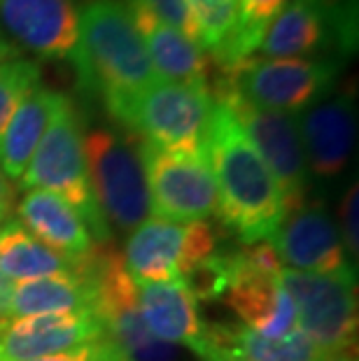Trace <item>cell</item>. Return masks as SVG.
<instances>
[{"instance_id": "1", "label": "cell", "mask_w": 359, "mask_h": 361, "mask_svg": "<svg viewBox=\"0 0 359 361\" xmlns=\"http://www.w3.org/2000/svg\"><path fill=\"white\" fill-rule=\"evenodd\" d=\"M71 63L80 89L98 98L119 124L135 98L159 80L131 10L121 0H87L82 5Z\"/></svg>"}, {"instance_id": "2", "label": "cell", "mask_w": 359, "mask_h": 361, "mask_svg": "<svg viewBox=\"0 0 359 361\" xmlns=\"http://www.w3.org/2000/svg\"><path fill=\"white\" fill-rule=\"evenodd\" d=\"M205 157L217 184V217L243 243L271 240L285 219L276 178L226 105L215 101Z\"/></svg>"}, {"instance_id": "3", "label": "cell", "mask_w": 359, "mask_h": 361, "mask_svg": "<svg viewBox=\"0 0 359 361\" xmlns=\"http://www.w3.org/2000/svg\"><path fill=\"white\" fill-rule=\"evenodd\" d=\"M215 101L236 96L255 107L299 112L327 98L339 78V59H245L231 68H212Z\"/></svg>"}, {"instance_id": "4", "label": "cell", "mask_w": 359, "mask_h": 361, "mask_svg": "<svg viewBox=\"0 0 359 361\" xmlns=\"http://www.w3.org/2000/svg\"><path fill=\"white\" fill-rule=\"evenodd\" d=\"M82 140V117L66 96L30 157L24 175L19 178V184L26 191L44 189L61 196L80 212L94 240L108 243L110 224L98 210L94 191H91Z\"/></svg>"}, {"instance_id": "5", "label": "cell", "mask_w": 359, "mask_h": 361, "mask_svg": "<svg viewBox=\"0 0 359 361\" xmlns=\"http://www.w3.org/2000/svg\"><path fill=\"white\" fill-rule=\"evenodd\" d=\"M82 145L98 210L108 224L131 233L152 214L140 140L114 128H94Z\"/></svg>"}, {"instance_id": "6", "label": "cell", "mask_w": 359, "mask_h": 361, "mask_svg": "<svg viewBox=\"0 0 359 361\" xmlns=\"http://www.w3.org/2000/svg\"><path fill=\"white\" fill-rule=\"evenodd\" d=\"M91 280L96 289L94 312L105 336L131 361H180V350L159 341L145 324L138 303V284L131 278L121 252L91 250Z\"/></svg>"}, {"instance_id": "7", "label": "cell", "mask_w": 359, "mask_h": 361, "mask_svg": "<svg viewBox=\"0 0 359 361\" xmlns=\"http://www.w3.org/2000/svg\"><path fill=\"white\" fill-rule=\"evenodd\" d=\"M215 98L210 89L157 80L135 98L124 126L159 149H203Z\"/></svg>"}, {"instance_id": "8", "label": "cell", "mask_w": 359, "mask_h": 361, "mask_svg": "<svg viewBox=\"0 0 359 361\" xmlns=\"http://www.w3.org/2000/svg\"><path fill=\"white\" fill-rule=\"evenodd\" d=\"M282 287L299 310V329L331 355L357 350V289L355 271L301 273L282 268Z\"/></svg>"}, {"instance_id": "9", "label": "cell", "mask_w": 359, "mask_h": 361, "mask_svg": "<svg viewBox=\"0 0 359 361\" xmlns=\"http://www.w3.org/2000/svg\"><path fill=\"white\" fill-rule=\"evenodd\" d=\"M217 255V233L208 221L145 219L135 226L121 252L135 284L189 278L198 266Z\"/></svg>"}, {"instance_id": "10", "label": "cell", "mask_w": 359, "mask_h": 361, "mask_svg": "<svg viewBox=\"0 0 359 361\" xmlns=\"http://www.w3.org/2000/svg\"><path fill=\"white\" fill-rule=\"evenodd\" d=\"M140 140V137H138ZM152 214L166 221H205L217 212V184L205 147L159 149L140 140Z\"/></svg>"}, {"instance_id": "11", "label": "cell", "mask_w": 359, "mask_h": 361, "mask_svg": "<svg viewBox=\"0 0 359 361\" xmlns=\"http://www.w3.org/2000/svg\"><path fill=\"white\" fill-rule=\"evenodd\" d=\"M233 112L236 121L245 130L250 142L255 145L259 157L269 166L271 175L278 182L285 217L305 205L308 191V164H305L299 124L292 114L278 110L255 107L236 96L217 101Z\"/></svg>"}, {"instance_id": "12", "label": "cell", "mask_w": 359, "mask_h": 361, "mask_svg": "<svg viewBox=\"0 0 359 361\" xmlns=\"http://www.w3.org/2000/svg\"><path fill=\"white\" fill-rule=\"evenodd\" d=\"M105 338L94 310L12 317L0 324V361H33Z\"/></svg>"}, {"instance_id": "13", "label": "cell", "mask_w": 359, "mask_h": 361, "mask_svg": "<svg viewBox=\"0 0 359 361\" xmlns=\"http://www.w3.org/2000/svg\"><path fill=\"white\" fill-rule=\"evenodd\" d=\"M0 21L19 49L71 59L80 33L78 0H0Z\"/></svg>"}, {"instance_id": "14", "label": "cell", "mask_w": 359, "mask_h": 361, "mask_svg": "<svg viewBox=\"0 0 359 361\" xmlns=\"http://www.w3.org/2000/svg\"><path fill=\"white\" fill-rule=\"evenodd\" d=\"M271 247L292 271L339 273L350 266L339 226L320 205L305 203L287 214L271 238Z\"/></svg>"}, {"instance_id": "15", "label": "cell", "mask_w": 359, "mask_h": 361, "mask_svg": "<svg viewBox=\"0 0 359 361\" xmlns=\"http://www.w3.org/2000/svg\"><path fill=\"white\" fill-rule=\"evenodd\" d=\"M296 124L308 173H315L317 178H336L346 171L357 135L353 96L341 94L317 101L301 114Z\"/></svg>"}, {"instance_id": "16", "label": "cell", "mask_w": 359, "mask_h": 361, "mask_svg": "<svg viewBox=\"0 0 359 361\" xmlns=\"http://www.w3.org/2000/svg\"><path fill=\"white\" fill-rule=\"evenodd\" d=\"M138 303L145 324L159 341L203 355L205 322L185 280L138 284Z\"/></svg>"}, {"instance_id": "17", "label": "cell", "mask_w": 359, "mask_h": 361, "mask_svg": "<svg viewBox=\"0 0 359 361\" xmlns=\"http://www.w3.org/2000/svg\"><path fill=\"white\" fill-rule=\"evenodd\" d=\"M21 226L47 247L68 257H84L94 250L87 224L75 207L44 189H30L17 205Z\"/></svg>"}, {"instance_id": "18", "label": "cell", "mask_w": 359, "mask_h": 361, "mask_svg": "<svg viewBox=\"0 0 359 361\" xmlns=\"http://www.w3.org/2000/svg\"><path fill=\"white\" fill-rule=\"evenodd\" d=\"M63 98L66 96L59 91L37 84L14 107L12 117L0 130V168L12 182L24 175L30 157L40 145L44 130L54 119Z\"/></svg>"}, {"instance_id": "19", "label": "cell", "mask_w": 359, "mask_h": 361, "mask_svg": "<svg viewBox=\"0 0 359 361\" xmlns=\"http://www.w3.org/2000/svg\"><path fill=\"white\" fill-rule=\"evenodd\" d=\"M128 7V5H126ZM159 80L210 89L212 63L189 35L131 10Z\"/></svg>"}, {"instance_id": "20", "label": "cell", "mask_w": 359, "mask_h": 361, "mask_svg": "<svg viewBox=\"0 0 359 361\" xmlns=\"http://www.w3.org/2000/svg\"><path fill=\"white\" fill-rule=\"evenodd\" d=\"M91 252L84 257H68L47 247L21 221L10 219L0 226V273L7 280H40L49 275H71L89 271Z\"/></svg>"}, {"instance_id": "21", "label": "cell", "mask_w": 359, "mask_h": 361, "mask_svg": "<svg viewBox=\"0 0 359 361\" xmlns=\"http://www.w3.org/2000/svg\"><path fill=\"white\" fill-rule=\"evenodd\" d=\"M262 49L269 59H303L322 49H336V37L317 7L305 0H289L266 30Z\"/></svg>"}, {"instance_id": "22", "label": "cell", "mask_w": 359, "mask_h": 361, "mask_svg": "<svg viewBox=\"0 0 359 361\" xmlns=\"http://www.w3.org/2000/svg\"><path fill=\"white\" fill-rule=\"evenodd\" d=\"M94 303H96V289H94V280H91V259H89L87 273L49 275V278L24 280L14 284L12 317L94 310Z\"/></svg>"}, {"instance_id": "23", "label": "cell", "mask_w": 359, "mask_h": 361, "mask_svg": "<svg viewBox=\"0 0 359 361\" xmlns=\"http://www.w3.org/2000/svg\"><path fill=\"white\" fill-rule=\"evenodd\" d=\"M37 84H40V66L26 59L19 47L10 44L0 54V130L5 128L21 98Z\"/></svg>"}, {"instance_id": "24", "label": "cell", "mask_w": 359, "mask_h": 361, "mask_svg": "<svg viewBox=\"0 0 359 361\" xmlns=\"http://www.w3.org/2000/svg\"><path fill=\"white\" fill-rule=\"evenodd\" d=\"M187 10L192 14L196 44L212 54L231 35L238 0H187Z\"/></svg>"}, {"instance_id": "25", "label": "cell", "mask_w": 359, "mask_h": 361, "mask_svg": "<svg viewBox=\"0 0 359 361\" xmlns=\"http://www.w3.org/2000/svg\"><path fill=\"white\" fill-rule=\"evenodd\" d=\"M322 12L339 44V51L348 54L357 44V0H305Z\"/></svg>"}, {"instance_id": "26", "label": "cell", "mask_w": 359, "mask_h": 361, "mask_svg": "<svg viewBox=\"0 0 359 361\" xmlns=\"http://www.w3.org/2000/svg\"><path fill=\"white\" fill-rule=\"evenodd\" d=\"M128 10L140 12L145 17L159 21L164 26H171L175 30H182L196 42L192 14L187 10V0H126Z\"/></svg>"}, {"instance_id": "27", "label": "cell", "mask_w": 359, "mask_h": 361, "mask_svg": "<svg viewBox=\"0 0 359 361\" xmlns=\"http://www.w3.org/2000/svg\"><path fill=\"white\" fill-rule=\"evenodd\" d=\"M121 357H124V352H121L117 345L105 336L96 343H89V345H82V348L61 352V355L33 359V361H119Z\"/></svg>"}, {"instance_id": "28", "label": "cell", "mask_w": 359, "mask_h": 361, "mask_svg": "<svg viewBox=\"0 0 359 361\" xmlns=\"http://www.w3.org/2000/svg\"><path fill=\"white\" fill-rule=\"evenodd\" d=\"M357 201H359V194H357V184L348 189L346 198H343V205H341V240H343V247L346 252L350 250V255L357 257L359 252V231H357Z\"/></svg>"}, {"instance_id": "29", "label": "cell", "mask_w": 359, "mask_h": 361, "mask_svg": "<svg viewBox=\"0 0 359 361\" xmlns=\"http://www.w3.org/2000/svg\"><path fill=\"white\" fill-rule=\"evenodd\" d=\"M14 205H17V189H14V182L0 168V226L10 221Z\"/></svg>"}, {"instance_id": "30", "label": "cell", "mask_w": 359, "mask_h": 361, "mask_svg": "<svg viewBox=\"0 0 359 361\" xmlns=\"http://www.w3.org/2000/svg\"><path fill=\"white\" fill-rule=\"evenodd\" d=\"M12 291H14L12 280H7L5 275L0 273V324L12 319Z\"/></svg>"}, {"instance_id": "31", "label": "cell", "mask_w": 359, "mask_h": 361, "mask_svg": "<svg viewBox=\"0 0 359 361\" xmlns=\"http://www.w3.org/2000/svg\"><path fill=\"white\" fill-rule=\"evenodd\" d=\"M208 361H243V359H236V357H215V359H208Z\"/></svg>"}, {"instance_id": "32", "label": "cell", "mask_w": 359, "mask_h": 361, "mask_svg": "<svg viewBox=\"0 0 359 361\" xmlns=\"http://www.w3.org/2000/svg\"><path fill=\"white\" fill-rule=\"evenodd\" d=\"M7 47H10V42H7V40H5V37H3V35H0V51H5Z\"/></svg>"}]
</instances>
